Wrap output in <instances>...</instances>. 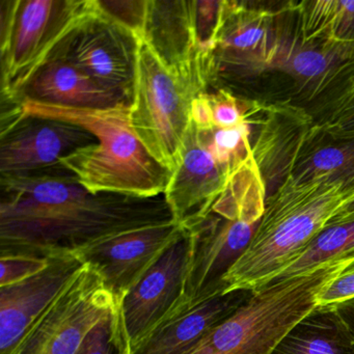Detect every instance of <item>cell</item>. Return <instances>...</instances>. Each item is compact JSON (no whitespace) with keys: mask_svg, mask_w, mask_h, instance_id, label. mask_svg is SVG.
<instances>
[{"mask_svg":"<svg viewBox=\"0 0 354 354\" xmlns=\"http://www.w3.org/2000/svg\"><path fill=\"white\" fill-rule=\"evenodd\" d=\"M348 156L349 152L345 149L337 147L321 149L313 155L308 167L302 174L304 176L300 178V182L304 181V183H306L310 182V179L313 181L319 178H333L335 171L344 167Z\"/></svg>","mask_w":354,"mask_h":354,"instance_id":"cb8c5ba5","label":"cell"},{"mask_svg":"<svg viewBox=\"0 0 354 354\" xmlns=\"http://www.w3.org/2000/svg\"><path fill=\"white\" fill-rule=\"evenodd\" d=\"M329 66V59L323 53L316 50H304L296 53L292 59V69L304 78H314L322 75Z\"/></svg>","mask_w":354,"mask_h":354,"instance_id":"d4e9b609","label":"cell"},{"mask_svg":"<svg viewBox=\"0 0 354 354\" xmlns=\"http://www.w3.org/2000/svg\"><path fill=\"white\" fill-rule=\"evenodd\" d=\"M213 82L212 53L198 50L192 61L169 67L140 41L132 127L153 158L171 173L181 159L192 104Z\"/></svg>","mask_w":354,"mask_h":354,"instance_id":"277c9868","label":"cell"},{"mask_svg":"<svg viewBox=\"0 0 354 354\" xmlns=\"http://www.w3.org/2000/svg\"><path fill=\"white\" fill-rule=\"evenodd\" d=\"M272 354H354V333L337 310H316L300 321Z\"/></svg>","mask_w":354,"mask_h":354,"instance_id":"ac0fdd59","label":"cell"},{"mask_svg":"<svg viewBox=\"0 0 354 354\" xmlns=\"http://www.w3.org/2000/svg\"><path fill=\"white\" fill-rule=\"evenodd\" d=\"M50 259L39 258L28 254L0 256V288L26 281L44 271Z\"/></svg>","mask_w":354,"mask_h":354,"instance_id":"7402d4cb","label":"cell"},{"mask_svg":"<svg viewBox=\"0 0 354 354\" xmlns=\"http://www.w3.org/2000/svg\"><path fill=\"white\" fill-rule=\"evenodd\" d=\"M105 15L142 40L146 30L149 0H97Z\"/></svg>","mask_w":354,"mask_h":354,"instance_id":"44dd1931","label":"cell"},{"mask_svg":"<svg viewBox=\"0 0 354 354\" xmlns=\"http://www.w3.org/2000/svg\"><path fill=\"white\" fill-rule=\"evenodd\" d=\"M354 301V260L324 286L317 296L318 310H333Z\"/></svg>","mask_w":354,"mask_h":354,"instance_id":"603a6c76","label":"cell"},{"mask_svg":"<svg viewBox=\"0 0 354 354\" xmlns=\"http://www.w3.org/2000/svg\"><path fill=\"white\" fill-rule=\"evenodd\" d=\"M1 190L0 256L75 254L111 236L174 221L165 196L95 194L63 165L1 176Z\"/></svg>","mask_w":354,"mask_h":354,"instance_id":"6da1fadb","label":"cell"},{"mask_svg":"<svg viewBox=\"0 0 354 354\" xmlns=\"http://www.w3.org/2000/svg\"><path fill=\"white\" fill-rule=\"evenodd\" d=\"M227 1L194 0V26L200 50L212 53L225 19Z\"/></svg>","mask_w":354,"mask_h":354,"instance_id":"ffe728a7","label":"cell"},{"mask_svg":"<svg viewBox=\"0 0 354 354\" xmlns=\"http://www.w3.org/2000/svg\"><path fill=\"white\" fill-rule=\"evenodd\" d=\"M189 239H178L124 297L120 312L131 348L140 343L184 295Z\"/></svg>","mask_w":354,"mask_h":354,"instance_id":"7c38bea8","label":"cell"},{"mask_svg":"<svg viewBox=\"0 0 354 354\" xmlns=\"http://www.w3.org/2000/svg\"><path fill=\"white\" fill-rule=\"evenodd\" d=\"M353 256L297 277L274 279L184 354H272L283 337L318 310L317 296Z\"/></svg>","mask_w":354,"mask_h":354,"instance_id":"5b68a950","label":"cell"},{"mask_svg":"<svg viewBox=\"0 0 354 354\" xmlns=\"http://www.w3.org/2000/svg\"><path fill=\"white\" fill-rule=\"evenodd\" d=\"M354 221V189L345 192V196L342 201L335 215L328 223L327 227L339 225V223H350Z\"/></svg>","mask_w":354,"mask_h":354,"instance_id":"484cf974","label":"cell"},{"mask_svg":"<svg viewBox=\"0 0 354 354\" xmlns=\"http://www.w3.org/2000/svg\"><path fill=\"white\" fill-rule=\"evenodd\" d=\"M142 40L169 67L192 61L200 50L194 26V0H149Z\"/></svg>","mask_w":354,"mask_h":354,"instance_id":"e0dca14e","label":"cell"},{"mask_svg":"<svg viewBox=\"0 0 354 354\" xmlns=\"http://www.w3.org/2000/svg\"><path fill=\"white\" fill-rule=\"evenodd\" d=\"M263 214V208L227 183L200 218L183 227L189 261L180 301L223 294V277L250 245Z\"/></svg>","mask_w":354,"mask_h":354,"instance_id":"52a82bcc","label":"cell"},{"mask_svg":"<svg viewBox=\"0 0 354 354\" xmlns=\"http://www.w3.org/2000/svg\"><path fill=\"white\" fill-rule=\"evenodd\" d=\"M96 142L80 126L24 115L19 107H11L1 118L0 174L21 176L55 169L62 159Z\"/></svg>","mask_w":354,"mask_h":354,"instance_id":"9c48e42d","label":"cell"},{"mask_svg":"<svg viewBox=\"0 0 354 354\" xmlns=\"http://www.w3.org/2000/svg\"><path fill=\"white\" fill-rule=\"evenodd\" d=\"M250 295V292L236 291L179 301L154 330L131 348V354H184Z\"/></svg>","mask_w":354,"mask_h":354,"instance_id":"9a60e30c","label":"cell"},{"mask_svg":"<svg viewBox=\"0 0 354 354\" xmlns=\"http://www.w3.org/2000/svg\"><path fill=\"white\" fill-rule=\"evenodd\" d=\"M306 184L265 211L250 245L223 277V294L269 285L327 227L345 196L343 183L319 178Z\"/></svg>","mask_w":354,"mask_h":354,"instance_id":"3957f363","label":"cell"},{"mask_svg":"<svg viewBox=\"0 0 354 354\" xmlns=\"http://www.w3.org/2000/svg\"><path fill=\"white\" fill-rule=\"evenodd\" d=\"M354 254V221L325 227L301 254L277 277H297Z\"/></svg>","mask_w":354,"mask_h":354,"instance_id":"d6986e66","label":"cell"},{"mask_svg":"<svg viewBox=\"0 0 354 354\" xmlns=\"http://www.w3.org/2000/svg\"><path fill=\"white\" fill-rule=\"evenodd\" d=\"M118 308L104 279L92 265L84 263L17 354H76L90 331Z\"/></svg>","mask_w":354,"mask_h":354,"instance_id":"ba28073f","label":"cell"},{"mask_svg":"<svg viewBox=\"0 0 354 354\" xmlns=\"http://www.w3.org/2000/svg\"><path fill=\"white\" fill-rule=\"evenodd\" d=\"M18 107L24 115L69 122L96 138V144L61 161L88 192L136 198L165 196L173 173L153 158L136 136L130 103L90 109L24 100Z\"/></svg>","mask_w":354,"mask_h":354,"instance_id":"7a4b0ae2","label":"cell"},{"mask_svg":"<svg viewBox=\"0 0 354 354\" xmlns=\"http://www.w3.org/2000/svg\"><path fill=\"white\" fill-rule=\"evenodd\" d=\"M233 175L215 160L190 121L179 165L165 194L174 221L183 227L200 218Z\"/></svg>","mask_w":354,"mask_h":354,"instance_id":"5bb4252c","label":"cell"},{"mask_svg":"<svg viewBox=\"0 0 354 354\" xmlns=\"http://www.w3.org/2000/svg\"><path fill=\"white\" fill-rule=\"evenodd\" d=\"M124 354H131V348L130 349H128L127 351L125 352Z\"/></svg>","mask_w":354,"mask_h":354,"instance_id":"83f0119b","label":"cell"},{"mask_svg":"<svg viewBox=\"0 0 354 354\" xmlns=\"http://www.w3.org/2000/svg\"><path fill=\"white\" fill-rule=\"evenodd\" d=\"M183 235V227L171 221L111 236L74 254L98 271L121 306L128 292Z\"/></svg>","mask_w":354,"mask_h":354,"instance_id":"8fae6325","label":"cell"},{"mask_svg":"<svg viewBox=\"0 0 354 354\" xmlns=\"http://www.w3.org/2000/svg\"><path fill=\"white\" fill-rule=\"evenodd\" d=\"M24 100L90 109L130 103L122 95L104 88L69 62L57 57L45 64L26 84L18 104Z\"/></svg>","mask_w":354,"mask_h":354,"instance_id":"2e32d148","label":"cell"},{"mask_svg":"<svg viewBox=\"0 0 354 354\" xmlns=\"http://www.w3.org/2000/svg\"><path fill=\"white\" fill-rule=\"evenodd\" d=\"M138 45L140 40L105 15L97 3V11L62 45L55 57L69 62L131 103Z\"/></svg>","mask_w":354,"mask_h":354,"instance_id":"30bf717a","label":"cell"},{"mask_svg":"<svg viewBox=\"0 0 354 354\" xmlns=\"http://www.w3.org/2000/svg\"><path fill=\"white\" fill-rule=\"evenodd\" d=\"M342 316L345 318L349 324L350 328L353 331L354 333V301L351 304H346V306H342V308H337Z\"/></svg>","mask_w":354,"mask_h":354,"instance_id":"4316f807","label":"cell"},{"mask_svg":"<svg viewBox=\"0 0 354 354\" xmlns=\"http://www.w3.org/2000/svg\"><path fill=\"white\" fill-rule=\"evenodd\" d=\"M96 11V0H0L3 102L18 105L35 74Z\"/></svg>","mask_w":354,"mask_h":354,"instance_id":"8992f818","label":"cell"},{"mask_svg":"<svg viewBox=\"0 0 354 354\" xmlns=\"http://www.w3.org/2000/svg\"><path fill=\"white\" fill-rule=\"evenodd\" d=\"M49 259V266L39 274L0 288V354L18 353L32 329L84 265L74 254Z\"/></svg>","mask_w":354,"mask_h":354,"instance_id":"4fadbf2b","label":"cell"}]
</instances>
